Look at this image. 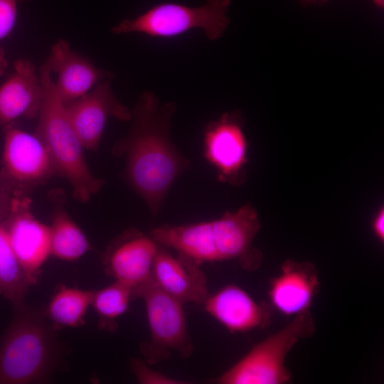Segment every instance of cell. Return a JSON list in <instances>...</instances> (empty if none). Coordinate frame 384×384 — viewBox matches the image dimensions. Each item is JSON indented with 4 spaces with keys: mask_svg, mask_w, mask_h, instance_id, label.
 Returning <instances> with one entry per match:
<instances>
[{
    "mask_svg": "<svg viewBox=\"0 0 384 384\" xmlns=\"http://www.w3.org/2000/svg\"><path fill=\"white\" fill-rule=\"evenodd\" d=\"M174 102L161 104L150 91L143 92L132 112L129 133L118 141L113 153L125 159L130 186L156 215L169 190L191 165L174 145L170 136Z\"/></svg>",
    "mask_w": 384,
    "mask_h": 384,
    "instance_id": "6da1fadb",
    "label": "cell"
},
{
    "mask_svg": "<svg viewBox=\"0 0 384 384\" xmlns=\"http://www.w3.org/2000/svg\"><path fill=\"white\" fill-rule=\"evenodd\" d=\"M0 338V384L48 381L60 364L63 347L44 309L23 302Z\"/></svg>",
    "mask_w": 384,
    "mask_h": 384,
    "instance_id": "7a4b0ae2",
    "label": "cell"
},
{
    "mask_svg": "<svg viewBox=\"0 0 384 384\" xmlns=\"http://www.w3.org/2000/svg\"><path fill=\"white\" fill-rule=\"evenodd\" d=\"M43 99L38 114L36 134L46 145L55 174L65 177L73 187V197L81 203L89 201L104 184L90 172L84 147L68 117L56 91L52 73L46 62L39 70Z\"/></svg>",
    "mask_w": 384,
    "mask_h": 384,
    "instance_id": "3957f363",
    "label": "cell"
},
{
    "mask_svg": "<svg viewBox=\"0 0 384 384\" xmlns=\"http://www.w3.org/2000/svg\"><path fill=\"white\" fill-rule=\"evenodd\" d=\"M315 324L309 310L252 348L238 362L214 380L219 384H286L292 380L284 366L289 352L311 336Z\"/></svg>",
    "mask_w": 384,
    "mask_h": 384,
    "instance_id": "277c9868",
    "label": "cell"
},
{
    "mask_svg": "<svg viewBox=\"0 0 384 384\" xmlns=\"http://www.w3.org/2000/svg\"><path fill=\"white\" fill-rule=\"evenodd\" d=\"M230 1L206 0L204 4L195 7L171 2L159 4L133 18L122 21L112 31L117 35L140 33L166 38L201 28L209 40L215 41L229 24Z\"/></svg>",
    "mask_w": 384,
    "mask_h": 384,
    "instance_id": "5b68a950",
    "label": "cell"
},
{
    "mask_svg": "<svg viewBox=\"0 0 384 384\" xmlns=\"http://www.w3.org/2000/svg\"><path fill=\"white\" fill-rule=\"evenodd\" d=\"M132 299L145 304L150 339L140 344L146 362L154 365L167 359L172 351L184 358L193 352L187 331L183 304L164 291L152 275L132 290Z\"/></svg>",
    "mask_w": 384,
    "mask_h": 384,
    "instance_id": "8992f818",
    "label": "cell"
},
{
    "mask_svg": "<svg viewBox=\"0 0 384 384\" xmlns=\"http://www.w3.org/2000/svg\"><path fill=\"white\" fill-rule=\"evenodd\" d=\"M30 199L23 195L11 199L2 220L11 247L31 285L37 283L41 267L50 254V227L31 212Z\"/></svg>",
    "mask_w": 384,
    "mask_h": 384,
    "instance_id": "52a82bcc",
    "label": "cell"
},
{
    "mask_svg": "<svg viewBox=\"0 0 384 384\" xmlns=\"http://www.w3.org/2000/svg\"><path fill=\"white\" fill-rule=\"evenodd\" d=\"M204 156L216 169L220 181L235 186L245 179L247 142L239 112L224 113L208 122L203 132Z\"/></svg>",
    "mask_w": 384,
    "mask_h": 384,
    "instance_id": "ba28073f",
    "label": "cell"
},
{
    "mask_svg": "<svg viewBox=\"0 0 384 384\" xmlns=\"http://www.w3.org/2000/svg\"><path fill=\"white\" fill-rule=\"evenodd\" d=\"M2 164L5 177L16 186L14 196L22 195L20 188L35 186L55 175L51 157L39 137L11 124L4 127Z\"/></svg>",
    "mask_w": 384,
    "mask_h": 384,
    "instance_id": "9c48e42d",
    "label": "cell"
},
{
    "mask_svg": "<svg viewBox=\"0 0 384 384\" xmlns=\"http://www.w3.org/2000/svg\"><path fill=\"white\" fill-rule=\"evenodd\" d=\"M159 245L136 228H129L114 238L105 250V272L132 289L144 283L152 274Z\"/></svg>",
    "mask_w": 384,
    "mask_h": 384,
    "instance_id": "30bf717a",
    "label": "cell"
},
{
    "mask_svg": "<svg viewBox=\"0 0 384 384\" xmlns=\"http://www.w3.org/2000/svg\"><path fill=\"white\" fill-rule=\"evenodd\" d=\"M68 117L84 149L97 151L108 118L129 121L132 112L111 90L110 79L97 84L87 93L64 104Z\"/></svg>",
    "mask_w": 384,
    "mask_h": 384,
    "instance_id": "8fae6325",
    "label": "cell"
},
{
    "mask_svg": "<svg viewBox=\"0 0 384 384\" xmlns=\"http://www.w3.org/2000/svg\"><path fill=\"white\" fill-rule=\"evenodd\" d=\"M211 224L218 262L236 260L242 268L249 271L260 267L262 255L252 246L261 228L255 208L247 203L211 220Z\"/></svg>",
    "mask_w": 384,
    "mask_h": 384,
    "instance_id": "7c38bea8",
    "label": "cell"
},
{
    "mask_svg": "<svg viewBox=\"0 0 384 384\" xmlns=\"http://www.w3.org/2000/svg\"><path fill=\"white\" fill-rule=\"evenodd\" d=\"M51 73L58 95L64 104L87 93L97 84L113 77L110 71L96 67L90 60L73 51L63 39L55 42L46 61Z\"/></svg>",
    "mask_w": 384,
    "mask_h": 384,
    "instance_id": "4fadbf2b",
    "label": "cell"
},
{
    "mask_svg": "<svg viewBox=\"0 0 384 384\" xmlns=\"http://www.w3.org/2000/svg\"><path fill=\"white\" fill-rule=\"evenodd\" d=\"M280 274L271 279L268 291L271 305L286 316L308 311L319 291L318 272L312 262L287 259Z\"/></svg>",
    "mask_w": 384,
    "mask_h": 384,
    "instance_id": "5bb4252c",
    "label": "cell"
},
{
    "mask_svg": "<svg viewBox=\"0 0 384 384\" xmlns=\"http://www.w3.org/2000/svg\"><path fill=\"white\" fill-rule=\"evenodd\" d=\"M200 265L180 255L174 257L166 247L159 245L151 275L164 291L183 304L203 305L210 294Z\"/></svg>",
    "mask_w": 384,
    "mask_h": 384,
    "instance_id": "9a60e30c",
    "label": "cell"
},
{
    "mask_svg": "<svg viewBox=\"0 0 384 384\" xmlns=\"http://www.w3.org/2000/svg\"><path fill=\"white\" fill-rule=\"evenodd\" d=\"M203 305L206 311L231 333L262 329L270 321L268 306L257 303L235 284H228L210 294Z\"/></svg>",
    "mask_w": 384,
    "mask_h": 384,
    "instance_id": "2e32d148",
    "label": "cell"
},
{
    "mask_svg": "<svg viewBox=\"0 0 384 384\" xmlns=\"http://www.w3.org/2000/svg\"><path fill=\"white\" fill-rule=\"evenodd\" d=\"M43 88L34 64L28 59L14 63L12 75L0 87V127L15 119L38 116Z\"/></svg>",
    "mask_w": 384,
    "mask_h": 384,
    "instance_id": "e0dca14e",
    "label": "cell"
},
{
    "mask_svg": "<svg viewBox=\"0 0 384 384\" xmlns=\"http://www.w3.org/2000/svg\"><path fill=\"white\" fill-rule=\"evenodd\" d=\"M94 293L95 290L60 285L44 309L45 314L56 330L81 326Z\"/></svg>",
    "mask_w": 384,
    "mask_h": 384,
    "instance_id": "ac0fdd59",
    "label": "cell"
},
{
    "mask_svg": "<svg viewBox=\"0 0 384 384\" xmlns=\"http://www.w3.org/2000/svg\"><path fill=\"white\" fill-rule=\"evenodd\" d=\"M50 236V254L62 260H77L91 249L83 232L61 208L53 213Z\"/></svg>",
    "mask_w": 384,
    "mask_h": 384,
    "instance_id": "d6986e66",
    "label": "cell"
},
{
    "mask_svg": "<svg viewBox=\"0 0 384 384\" xmlns=\"http://www.w3.org/2000/svg\"><path fill=\"white\" fill-rule=\"evenodd\" d=\"M31 286L0 219V296L17 305L23 302Z\"/></svg>",
    "mask_w": 384,
    "mask_h": 384,
    "instance_id": "ffe728a7",
    "label": "cell"
},
{
    "mask_svg": "<svg viewBox=\"0 0 384 384\" xmlns=\"http://www.w3.org/2000/svg\"><path fill=\"white\" fill-rule=\"evenodd\" d=\"M132 289L118 281L98 291H95L91 306L98 316L101 330L114 332L117 329V319L124 314L132 299Z\"/></svg>",
    "mask_w": 384,
    "mask_h": 384,
    "instance_id": "44dd1931",
    "label": "cell"
},
{
    "mask_svg": "<svg viewBox=\"0 0 384 384\" xmlns=\"http://www.w3.org/2000/svg\"><path fill=\"white\" fill-rule=\"evenodd\" d=\"M130 368L138 382L142 384L186 383L150 368L143 361L137 358L131 359Z\"/></svg>",
    "mask_w": 384,
    "mask_h": 384,
    "instance_id": "7402d4cb",
    "label": "cell"
},
{
    "mask_svg": "<svg viewBox=\"0 0 384 384\" xmlns=\"http://www.w3.org/2000/svg\"><path fill=\"white\" fill-rule=\"evenodd\" d=\"M25 0H0V40L7 36L14 27L17 6Z\"/></svg>",
    "mask_w": 384,
    "mask_h": 384,
    "instance_id": "603a6c76",
    "label": "cell"
},
{
    "mask_svg": "<svg viewBox=\"0 0 384 384\" xmlns=\"http://www.w3.org/2000/svg\"><path fill=\"white\" fill-rule=\"evenodd\" d=\"M372 228L376 238L382 242L384 241V210L381 208L373 219Z\"/></svg>",
    "mask_w": 384,
    "mask_h": 384,
    "instance_id": "cb8c5ba5",
    "label": "cell"
},
{
    "mask_svg": "<svg viewBox=\"0 0 384 384\" xmlns=\"http://www.w3.org/2000/svg\"><path fill=\"white\" fill-rule=\"evenodd\" d=\"M8 65L4 50L0 47V76L4 74Z\"/></svg>",
    "mask_w": 384,
    "mask_h": 384,
    "instance_id": "d4e9b609",
    "label": "cell"
},
{
    "mask_svg": "<svg viewBox=\"0 0 384 384\" xmlns=\"http://www.w3.org/2000/svg\"><path fill=\"white\" fill-rule=\"evenodd\" d=\"M302 3L306 4H324L328 0H300Z\"/></svg>",
    "mask_w": 384,
    "mask_h": 384,
    "instance_id": "484cf974",
    "label": "cell"
},
{
    "mask_svg": "<svg viewBox=\"0 0 384 384\" xmlns=\"http://www.w3.org/2000/svg\"><path fill=\"white\" fill-rule=\"evenodd\" d=\"M373 3L378 8H383L384 0H372Z\"/></svg>",
    "mask_w": 384,
    "mask_h": 384,
    "instance_id": "4316f807",
    "label": "cell"
},
{
    "mask_svg": "<svg viewBox=\"0 0 384 384\" xmlns=\"http://www.w3.org/2000/svg\"><path fill=\"white\" fill-rule=\"evenodd\" d=\"M1 201L0 197V219L3 220L4 215H5L4 210H1Z\"/></svg>",
    "mask_w": 384,
    "mask_h": 384,
    "instance_id": "83f0119b",
    "label": "cell"
}]
</instances>
